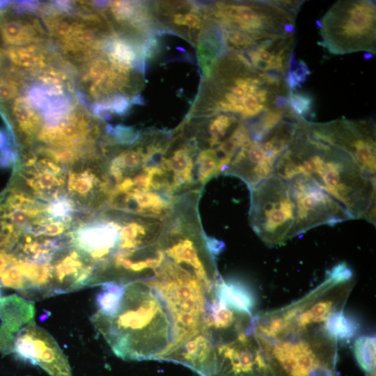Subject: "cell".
Wrapping results in <instances>:
<instances>
[{
	"label": "cell",
	"mask_w": 376,
	"mask_h": 376,
	"mask_svg": "<svg viewBox=\"0 0 376 376\" xmlns=\"http://www.w3.org/2000/svg\"><path fill=\"white\" fill-rule=\"evenodd\" d=\"M304 124L312 136L347 152L366 175L375 180V127L372 121L343 118Z\"/></svg>",
	"instance_id": "cell-5"
},
{
	"label": "cell",
	"mask_w": 376,
	"mask_h": 376,
	"mask_svg": "<svg viewBox=\"0 0 376 376\" xmlns=\"http://www.w3.org/2000/svg\"><path fill=\"white\" fill-rule=\"evenodd\" d=\"M58 183V180L50 171H44L38 175L36 187L41 189H50Z\"/></svg>",
	"instance_id": "cell-17"
},
{
	"label": "cell",
	"mask_w": 376,
	"mask_h": 376,
	"mask_svg": "<svg viewBox=\"0 0 376 376\" xmlns=\"http://www.w3.org/2000/svg\"><path fill=\"white\" fill-rule=\"evenodd\" d=\"M125 283L108 281L101 284L95 299L96 313L104 315L112 314L118 307L124 292Z\"/></svg>",
	"instance_id": "cell-11"
},
{
	"label": "cell",
	"mask_w": 376,
	"mask_h": 376,
	"mask_svg": "<svg viewBox=\"0 0 376 376\" xmlns=\"http://www.w3.org/2000/svg\"><path fill=\"white\" fill-rule=\"evenodd\" d=\"M331 376H333V375H331Z\"/></svg>",
	"instance_id": "cell-22"
},
{
	"label": "cell",
	"mask_w": 376,
	"mask_h": 376,
	"mask_svg": "<svg viewBox=\"0 0 376 376\" xmlns=\"http://www.w3.org/2000/svg\"><path fill=\"white\" fill-rule=\"evenodd\" d=\"M364 56L366 59H369L373 56V55L370 53H366L364 54Z\"/></svg>",
	"instance_id": "cell-20"
},
{
	"label": "cell",
	"mask_w": 376,
	"mask_h": 376,
	"mask_svg": "<svg viewBox=\"0 0 376 376\" xmlns=\"http://www.w3.org/2000/svg\"><path fill=\"white\" fill-rule=\"evenodd\" d=\"M13 353L50 376H72L68 360L55 339L34 320L18 333Z\"/></svg>",
	"instance_id": "cell-7"
},
{
	"label": "cell",
	"mask_w": 376,
	"mask_h": 376,
	"mask_svg": "<svg viewBox=\"0 0 376 376\" xmlns=\"http://www.w3.org/2000/svg\"><path fill=\"white\" fill-rule=\"evenodd\" d=\"M164 361L180 363L200 376H214L216 353L210 336L201 331L178 347Z\"/></svg>",
	"instance_id": "cell-10"
},
{
	"label": "cell",
	"mask_w": 376,
	"mask_h": 376,
	"mask_svg": "<svg viewBox=\"0 0 376 376\" xmlns=\"http://www.w3.org/2000/svg\"><path fill=\"white\" fill-rule=\"evenodd\" d=\"M286 181L295 206V236L316 226L354 219L342 205L307 178L299 175Z\"/></svg>",
	"instance_id": "cell-6"
},
{
	"label": "cell",
	"mask_w": 376,
	"mask_h": 376,
	"mask_svg": "<svg viewBox=\"0 0 376 376\" xmlns=\"http://www.w3.org/2000/svg\"><path fill=\"white\" fill-rule=\"evenodd\" d=\"M285 180L301 175L342 205L353 219L375 222V180L366 175L341 148L312 136L301 120L274 175Z\"/></svg>",
	"instance_id": "cell-1"
},
{
	"label": "cell",
	"mask_w": 376,
	"mask_h": 376,
	"mask_svg": "<svg viewBox=\"0 0 376 376\" xmlns=\"http://www.w3.org/2000/svg\"><path fill=\"white\" fill-rule=\"evenodd\" d=\"M5 70H6L5 59L0 47V72H5Z\"/></svg>",
	"instance_id": "cell-19"
},
{
	"label": "cell",
	"mask_w": 376,
	"mask_h": 376,
	"mask_svg": "<svg viewBox=\"0 0 376 376\" xmlns=\"http://www.w3.org/2000/svg\"><path fill=\"white\" fill-rule=\"evenodd\" d=\"M295 206L286 180L272 175L251 189L250 224L269 246L295 237Z\"/></svg>",
	"instance_id": "cell-4"
},
{
	"label": "cell",
	"mask_w": 376,
	"mask_h": 376,
	"mask_svg": "<svg viewBox=\"0 0 376 376\" xmlns=\"http://www.w3.org/2000/svg\"><path fill=\"white\" fill-rule=\"evenodd\" d=\"M368 376H375V372L370 373Z\"/></svg>",
	"instance_id": "cell-21"
},
{
	"label": "cell",
	"mask_w": 376,
	"mask_h": 376,
	"mask_svg": "<svg viewBox=\"0 0 376 376\" xmlns=\"http://www.w3.org/2000/svg\"><path fill=\"white\" fill-rule=\"evenodd\" d=\"M33 301L17 295L0 298V352L13 353L16 337L20 330L34 320Z\"/></svg>",
	"instance_id": "cell-9"
},
{
	"label": "cell",
	"mask_w": 376,
	"mask_h": 376,
	"mask_svg": "<svg viewBox=\"0 0 376 376\" xmlns=\"http://www.w3.org/2000/svg\"><path fill=\"white\" fill-rule=\"evenodd\" d=\"M354 354L360 366L368 373L375 372V338L363 336L354 343Z\"/></svg>",
	"instance_id": "cell-12"
},
{
	"label": "cell",
	"mask_w": 376,
	"mask_h": 376,
	"mask_svg": "<svg viewBox=\"0 0 376 376\" xmlns=\"http://www.w3.org/2000/svg\"><path fill=\"white\" fill-rule=\"evenodd\" d=\"M63 226L59 223H51L47 224L41 230H39L37 234L46 236H56L63 231Z\"/></svg>",
	"instance_id": "cell-18"
},
{
	"label": "cell",
	"mask_w": 376,
	"mask_h": 376,
	"mask_svg": "<svg viewBox=\"0 0 376 376\" xmlns=\"http://www.w3.org/2000/svg\"><path fill=\"white\" fill-rule=\"evenodd\" d=\"M71 204L68 199L57 198L48 207V212L54 217L63 218L70 214Z\"/></svg>",
	"instance_id": "cell-16"
},
{
	"label": "cell",
	"mask_w": 376,
	"mask_h": 376,
	"mask_svg": "<svg viewBox=\"0 0 376 376\" xmlns=\"http://www.w3.org/2000/svg\"><path fill=\"white\" fill-rule=\"evenodd\" d=\"M317 24L322 38L319 44L331 54L375 52V7L372 1L337 2Z\"/></svg>",
	"instance_id": "cell-3"
},
{
	"label": "cell",
	"mask_w": 376,
	"mask_h": 376,
	"mask_svg": "<svg viewBox=\"0 0 376 376\" xmlns=\"http://www.w3.org/2000/svg\"><path fill=\"white\" fill-rule=\"evenodd\" d=\"M171 20L173 24L189 29H199L202 26L201 17L193 12L174 13Z\"/></svg>",
	"instance_id": "cell-14"
},
{
	"label": "cell",
	"mask_w": 376,
	"mask_h": 376,
	"mask_svg": "<svg viewBox=\"0 0 376 376\" xmlns=\"http://www.w3.org/2000/svg\"><path fill=\"white\" fill-rule=\"evenodd\" d=\"M91 321L123 360L164 361L175 346V322L168 302L141 281L125 283L115 311L109 315L95 312Z\"/></svg>",
	"instance_id": "cell-2"
},
{
	"label": "cell",
	"mask_w": 376,
	"mask_h": 376,
	"mask_svg": "<svg viewBox=\"0 0 376 376\" xmlns=\"http://www.w3.org/2000/svg\"><path fill=\"white\" fill-rule=\"evenodd\" d=\"M93 185V177L88 174H83L81 176L75 178L72 174L70 176V187L75 192L80 195H85L88 193Z\"/></svg>",
	"instance_id": "cell-15"
},
{
	"label": "cell",
	"mask_w": 376,
	"mask_h": 376,
	"mask_svg": "<svg viewBox=\"0 0 376 376\" xmlns=\"http://www.w3.org/2000/svg\"><path fill=\"white\" fill-rule=\"evenodd\" d=\"M278 159L260 141L251 140L237 151L226 173L241 178L252 189L274 175Z\"/></svg>",
	"instance_id": "cell-8"
},
{
	"label": "cell",
	"mask_w": 376,
	"mask_h": 376,
	"mask_svg": "<svg viewBox=\"0 0 376 376\" xmlns=\"http://www.w3.org/2000/svg\"><path fill=\"white\" fill-rule=\"evenodd\" d=\"M289 108L298 118L307 121L306 117L312 114L313 97L306 93L289 91Z\"/></svg>",
	"instance_id": "cell-13"
}]
</instances>
